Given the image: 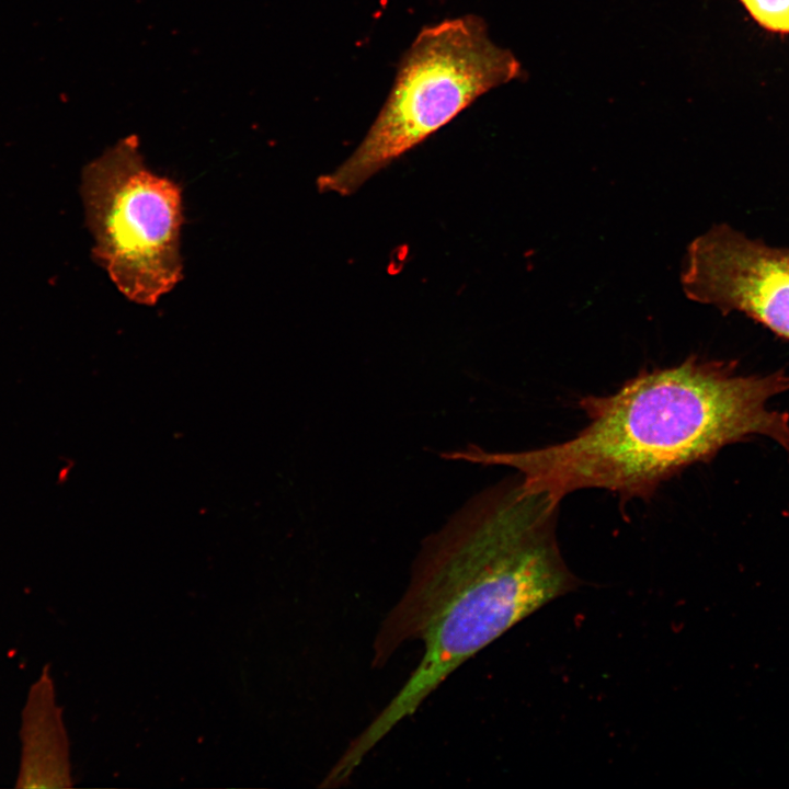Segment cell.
I'll use <instances>...</instances> for the list:
<instances>
[{
  "label": "cell",
  "instance_id": "obj_4",
  "mask_svg": "<svg viewBox=\"0 0 789 789\" xmlns=\"http://www.w3.org/2000/svg\"><path fill=\"white\" fill-rule=\"evenodd\" d=\"M81 193L93 255L129 300L155 305L183 277L181 187L148 170L129 136L84 168Z\"/></svg>",
  "mask_w": 789,
  "mask_h": 789
},
{
  "label": "cell",
  "instance_id": "obj_2",
  "mask_svg": "<svg viewBox=\"0 0 789 789\" xmlns=\"http://www.w3.org/2000/svg\"><path fill=\"white\" fill-rule=\"evenodd\" d=\"M789 391V375H735L729 364L690 355L673 367L642 370L615 393L579 401L588 424L560 444L495 453L478 446L449 458L506 466L523 490L554 505L582 489L643 500L686 467L722 447L766 436L789 450V415L768 401Z\"/></svg>",
  "mask_w": 789,
  "mask_h": 789
},
{
  "label": "cell",
  "instance_id": "obj_6",
  "mask_svg": "<svg viewBox=\"0 0 789 789\" xmlns=\"http://www.w3.org/2000/svg\"><path fill=\"white\" fill-rule=\"evenodd\" d=\"M22 744L16 788L70 787L69 741L62 709L56 705L49 666L31 686L20 729Z\"/></svg>",
  "mask_w": 789,
  "mask_h": 789
},
{
  "label": "cell",
  "instance_id": "obj_1",
  "mask_svg": "<svg viewBox=\"0 0 789 789\" xmlns=\"http://www.w3.org/2000/svg\"><path fill=\"white\" fill-rule=\"evenodd\" d=\"M558 506L517 481L477 494L422 544L403 594L378 628L373 665L421 640L404 684L368 723L385 739L461 664L580 582L556 538Z\"/></svg>",
  "mask_w": 789,
  "mask_h": 789
},
{
  "label": "cell",
  "instance_id": "obj_7",
  "mask_svg": "<svg viewBox=\"0 0 789 789\" xmlns=\"http://www.w3.org/2000/svg\"><path fill=\"white\" fill-rule=\"evenodd\" d=\"M764 30L789 35V0H739Z\"/></svg>",
  "mask_w": 789,
  "mask_h": 789
},
{
  "label": "cell",
  "instance_id": "obj_5",
  "mask_svg": "<svg viewBox=\"0 0 789 789\" xmlns=\"http://www.w3.org/2000/svg\"><path fill=\"white\" fill-rule=\"evenodd\" d=\"M681 282L687 298L744 313L789 340V248L717 225L687 248Z\"/></svg>",
  "mask_w": 789,
  "mask_h": 789
},
{
  "label": "cell",
  "instance_id": "obj_3",
  "mask_svg": "<svg viewBox=\"0 0 789 789\" xmlns=\"http://www.w3.org/2000/svg\"><path fill=\"white\" fill-rule=\"evenodd\" d=\"M521 72L513 54L490 41L479 16L423 27L402 56L393 87L363 141L339 168L319 179L320 191L354 193L480 95Z\"/></svg>",
  "mask_w": 789,
  "mask_h": 789
}]
</instances>
